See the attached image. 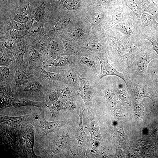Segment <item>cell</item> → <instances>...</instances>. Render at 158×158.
Here are the masks:
<instances>
[{
  "label": "cell",
  "mask_w": 158,
  "mask_h": 158,
  "mask_svg": "<svg viewBox=\"0 0 158 158\" xmlns=\"http://www.w3.org/2000/svg\"><path fill=\"white\" fill-rule=\"evenodd\" d=\"M148 41L145 40L142 41L134 59V61L136 62L138 70L143 75L147 73L150 62L152 60L158 58Z\"/></svg>",
  "instance_id": "cell-1"
},
{
  "label": "cell",
  "mask_w": 158,
  "mask_h": 158,
  "mask_svg": "<svg viewBox=\"0 0 158 158\" xmlns=\"http://www.w3.org/2000/svg\"><path fill=\"white\" fill-rule=\"evenodd\" d=\"M112 27L115 32L122 35L136 39L144 40V29L140 25L136 15Z\"/></svg>",
  "instance_id": "cell-2"
},
{
  "label": "cell",
  "mask_w": 158,
  "mask_h": 158,
  "mask_svg": "<svg viewBox=\"0 0 158 158\" xmlns=\"http://www.w3.org/2000/svg\"><path fill=\"white\" fill-rule=\"evenodd\" d=\"M123 4L127 6L135 14L146 12L158 20V8L150 0H124Z\"/></svg>",
  "instance_id": "cell-3"
},
{
  "label": "cell",
  "mask_w": 158,
  "mask_h": 158,
  "mask_svg": "<svg viewBox=\"0 0 158 158\" xmlns=\"http://www.w3.org/2000/svg\"><path fill=\"white\" fill-rule=\"evenodd\" d=\"M38 121L37 127H39V133L41 137H43L48 134L55 133L64 125L71 122L68 120L61 121H47L44 116V111L41 109L38 115Z\"/></svg>",
  "instance_id": "cell-4"
},
{
  "label": "cell",
  "mask_w": 158,
  "mask_h": 158,
  "mask_svg": "<svg viewBox=\"0 0 158 158\" xmlns=\"http://www.w3.org/2000/svg\"><path fill=\"white\" fill-rule=\"evenodd\" d=\"M135 15L126 6L122 4L115 6L109 17L108 25L111 28L116 24L131 18Z\"/></svg>",
  "instance_id": "cell-5"
},
{
  "label": "cell",
  "mask_w": 158,
  "mask_h": 158,
  "mask_svg": "<svg viewBox=\"0 0 158 158\" xmlns=\"http://www.w3.org/2000/svg\"><path fill=\"white\" fill-rule=\"evenodd\" d=\"M31 9L28 2L22 6L16 8L7 13L9 19L21 23L34 20L32 18Z\"/></svg>",
  "instance_id": "cell-6"
},
{
  "label": "cell",
  "mask_w": 158,
  "mask_h": 158,
  "mask_svg": "<svg viewBox=\"0 0 158 158\" xmlns=\"http://www.w3.org/2000/svg\"><path fill=\"white\" fill-rule=\"evenodd\" d=\"M84 112V110H81L79 115V122L75 138L78 142V154H81L83 157H85V152L89 144L88 137L85 133L83 126V117Z\"/></svg>",
  "instance_id": "cell-7"
},
{
  "label": "cell",
  "mask_w": 158,
  "mask_h": 158,
  "mask_svg": "<svg viewBox=\"0 0 158 158\" xmlns=\"http://www.w3.org/2000/svg\"><path fill=\"white\" fill-rule=\"evenodd\" d=\"M101 65L100 71L98 76L97 79L100 80L104 77L108 75H114L121 78L126 83L128 88L130 87L129 83L126 79L124 75L112 67L108 62L107 59L98 57Z\"/></svg>",
  "instance_id": "cell-8"
},
{
  "label": "cell",
  "mask_w": 158,
  "mask_h": 158,
  "mask_svg": "<svg viewBox=\"0 0 158 158\" xmlns=\"http://www.w3.org/2000/svg\"><path fill=\"white\" fill-rule=\"evenodd\" d=\"M135 15L140 25L144 29L158 31V22L152 15L146 12Z\"/></svg>",
  "instance_id": "cell-9"
},
{
  "label": "cell",
  "mask_w": 158,
  "mask_h": 158,
  "mask_svg": "<svg viewBox=\"0 0 158 158\" xmlns=\"http://www.w3.org/2000/svg\"><path fill=\"white\" fill-rule=\"evenodd\" d=\"M45 33L44 24L34 21L25 37L29 43H31L45 35Z\"/></svg>",
  "instance_id": "cell-10"
},
{
  "label": "cell",
  "mask_w": 158,
  "mask_h": 158,
  "mask_svg": "<svg viewBox=\"0 0 158 158\" xmlns=\"http://www.w3.org/2000/svg\"><path fill=\"white\" fill-rule=\"evenodd\" d=\"M46 1H41L38 5L33 9L32 16L35 21L45 24L48 21V7Z\"/></svg>",
  "instance_id": "cell-11"
},
{
  "label": "cell",
  "mask_w": 158,
  "mask_h": 158,
  "mask_svg": "<svg viewBox=\"0 0 158 158\" xmlns=\"http://www.w3.org/2000/svg\"><path fill=\"white\" fill-rule=\"evenodd\" d=\"M33 127L31 125H27V128L22 136V144L30 154L32 157H37L33 151L34 144V131Z\"/></svg>",
  "instance_id": "cell-12"
},
{
  "label": "cell",
  "mask_w": 158,
  "mask_h": 158,
  "mask_svg": "<svg viewBox=\"0 0 158 158\" xmlns=\"http://www.w3.org/2000/svg\"><path fill=\"white\" fill-rule=\"evenodd\" d=\"M31 44V47L38 51L43 56L49 54L51 44L49 36L44 35Z\"/></svg>",
  "instance_id": "cell-13"
},
{
  "label": "cell",
  "mask_w": 158,
  "mask_h": 158,
  "mask_svg": "<svg viewBox=\"0 0 158 158\" xmlns=\"http://www.w3.org/2000/svg\"><path fill=\"white\" fill-rule=\"evenodd\" d=\"M28 45L24 38L20 41L15 44L13 50V54L18 62L21 63H23Z\"/></svg>",
  "instance_id": "cell-14"
},
{
  "label": "cell",
  "mask_w": 158,
  "mask_h": 158,
  "mask_svg": "<svg viewBox=\"0 0 158 158\" xmlns=\"http://www.w3.org/2000/svg\"><path fill=\"white\" fill-rule=\"evenodd\" d=\"M70 139L68 133L58 137L51 146V155L53 156L61 152L67 144Z\"/></svg>",
  "instance_id": "cell-15"
},
{
  "label": "cell",
  "mask_w": 158,
  "mask_h": 158,
  "mask_svg": "<svg viewBox=\"0 0 158 158\" xmlns=\"http://www.w3.org/2000/svg\"><path fill=\"white\" fill-rule=\"evenodd\" d=\"M27 116H11L1 115L0 123L17 127L24 123L25 118Z\"/></svg>",
  "instance_id": "cell-16"
},
{
  "label": "cell",
  "mask_w": 158,
  "mask_h": 158,
  "mask_svg": "<svg viewBox=\"0 0 158 158\" xmlns=\"http://www.w3.org/2000/svg\"><path fill=\"white\" fill-rule=\"evenodd\" d=\"M78 94L85 102L87 108L89 110L90 106V96L89 88L85 80L82 78L80 79Z\"/></svg>",
  "instance_id": "cell-17"
},
{
  "label": "cell",
  "mask_w": 158,
  "mask_h": 158,
  "mask_svg": "<svg viewBox=\"0 0 158 158\" xmlns=\"http://www.w3.org/2000/svg\"><path fill=\"white\" fill-rule=\"evenodd\" d=\"M144 31L143 39L150 42L153 49L158 56V31L145 29Z\"/></svg>",
  "instance_id": "cell-18"
},
{
  "label": "cell",
  "mask_w": 158,
  "mask_h": 158,
  "mask_svg": "<svg viewBox=\"0 0 158 158\" xmlns=\"http://www.w3.org/2000/svg\"><path fill=\"white\" fill-rule=\"evenodd\" d=\"M46 102H39L25 98L15 99L13 107L17 108L26 106H33L38 108H43L46 106Z\"/></svg>",
  "instance_id": "cell-19"
},
{
  "label": "cell",
  "mask_w": 158,
  "mask_h": 158,
  "mask_svg": "<svg viewBox=\"0 0 158 158\" xmlns=\"http://www.w3.org/2000/svg\"><path fill=\"white\" fill-rule=\"evenodd\" d=\"M85 128L90 133L91 138L97 142L101 139L99 126L96 121H93L88 123Z\"/></svg>",
  "instance_id": "cell-20"
},
{
  "label": "cell",
  "mask_w": 158,
  "mask_h": 158,
  "mask_svg": "<svg viewBox=\"0 0 158 158\" xmlns=\"http://www.w3.org/2000/svg\"><path fill=\"white\" fill-rule=\"evenodd\" d=\"M34 20L26 23H21L8 19L5 22L11 28L20 30L28 31L32 26Z\"/></svg>",
  "instance_id": "cell-21"
},
{
  "label": "cell",
  "mask_w": 158,
  "mask_h": 158,
  "mask_svg": "<svg viewBox=\"0 0 158 158\" xmlns=\"http://www.w3.org/2000/svg\"><path fill=\"white\" fill-rule=\"evenodd\" d=\"M30 77L26 69L22 71L17 70L15 73L14 80L17 85L20 86L27 83Z\"/></svg>",
  "instance_id": "cell-22"
},
{
  "label": "cell",
  "mask_w": 158,
  "mask_h": 158,
  "mask_svg": "<svg viewBox=\"0 0 158 158\" xmlns=\"http://www.w3.org/2000/svg\"><path fill=\"white\" fill-rule=\"evenodd\" d=\"M134 93L135 97L138 99H142L144 97H148L150 98L154 103L155 102V98L146 88L142 85H136L135 86Z\"/></svg>",
  "instance_id": "cell-23"
},
{
  "label": "cell",
  "mask_w": 158,
  "mask_h": 158,
  "mask_svg": "<svg viewBox=\"0 0 158 158\" xmlns=\"http://www.w3.org/2000/svg\"><path fill=\"white\" fill-rule=\"evenodd\" d=\"M46 106L49 109L52 116H55L61 110L65 109L64 102L62 100H57L52 103L51 106L46 105Z\"/></svg>",
  "instance_id": "cell-24"
},
{
  "label": "cell",
  "mask_w": 158,
  "mask_h": 158,
  "mask_svg": "<svg viewBox=\"0 0 158 158\" xmlns=\"http://www.w3.org/2000/svg\"><path fill=\"white\" fill-rule=\"evenodd\" d=\"M26 52L30 59L34 62L41 61L43 59V55L37 50L31 47L28 48Z\"/></svg>",
  "instance_id": "cell-25"
},
{
  "label": "cell",
  "mask_w": 158,
  "mask_h": 158,
  "mask_svg": "<svg viewBox=\"0 0 158 158\" xmlns=\"http://www.w3.org/2000/svg\"><path fill=\"white\" fill-rule=\"evenodd\" d=\"M15 99L11 96L0 94V111L6 108L13 107Z\"/></svg>",
  "instance_id": "cell-26"
},
{
  "label": "cell",
  "mask_w": 158,
  "mask_h": 158,
  "mask_svg": "<svg viewBox=\"0 0 158 158\" xmlns=\"http://www.w3.org/2000/svg\"><path fill=\"white\" fill-rule=\"evenodd\" d=\"M42 86L41 83L37 81H35L30 83L25 87L23 91L33 93L39 92L41 90Z\"/></svg>",
  "instance_id": "cell-27"
},
{
  "label": "cell",
  "mask_w": 158,
  "mask_h": 158,
  "mask_svg": "<svg viewBox=\"0 0 158 158\" xmlns=\"http://www.w3.org/2000/svg\"><path fill=\"white\" fill-rule=\"evenodd\" d=\"M68 20L66 18H61L57 20L52 27L53 30L61 31L64 29L68 23Z\"/></svg>",
  "instance_id": "cell-28"
},
{
  "label": "cell",
  "mask_w": 158,
  "mask_h": 158,
  "mask_svg": "<svg viewBox=\"0 0 158 158\" xmlns=\"http://www.w3.org/2000/svg\"><path fill=\"white\" fill-rule=\"evenodd\" d=\"M40 72L44 78L50 80H58L61 78L59 74L47 71L41 67L40 69Z\"/></svg>",
  "instance_id": "cell-29"
},
{
  "label": "cell",
  "mask_w": 158,
  "mask_h": 158,
  "mask_svg": "<svg viewBox=\"0 0 158 158\" xmlns=\"http://www.w3.org/2000/svg\"><path fill=\"white\" fill-rule=\"evenodd\" d=\"M8 53L1 50L0 65L1 66H4L8 67L11 65L12 60Z\"/></svg>",
  "instance_id": "cell-30"
},
{
  "label": "cell",
  "mask_w": 158,
  "mask_h": 158,
  "mask_svg": "<svg viewBox=\"0 0 158 158\" xmlns=\"http://www.w3.org/2000/svg\"><path fill=\"white\" fill-rule=\"evenodd\" d=\"M68 62V59L65 57L60 56L54 59L49 64L50 66H61L66 65Z\"/></svg>",
  "instance_id": "cell-31"
},
{
  "label": "cell",
  "mask_w": 158,
  "mask_h": 158,
  "mask_svg": "<svg viewBox=\"0 0 158 158\" xmlns=\"http://www.w3.org/2000/svg\"><path fill=\"white\" fill-rule=\"evenodd\" d=\"M62 3L65 8L70 10H76L78 6V2L74 0H63Z\"/></svg>",
  "instance_id": "cell-32"
},
{
  "label": "cell",
  "mask_w": 158,
  "mask_h": 158,
  "mask_svg": "<svg viewBox=\"0 0 158 158\" xmlns=\"http://www.w3.org/2000/svg\"><path fill=\"white\" fill-rule=\"evenodd\" d=\"M103 5L106 6H116L123 4L124 0H99Z\"/></svg>",
  "instance_id": "cell-33"
},
{
  "label": "cell",
  "mask_w": 158,
  "mask_h": 158,
  "mask_svg": "<svg viewBox=\"0 0 158 158\" xmlns=\"http://www.w3.org/2000/svg\"><path fill=\"white\" fill-rule=\"evenodd\" d=\"M81 62L87 66L94 69L95 68V65L93 61L87 57H83L80 59Z\"/></svg>",
  "instance_id": "cell-34"
},
{
  "label": "cell",
  "mask_w": 158,
  "mask_h": 158,
  "mask_svg": "<svg viewBox=\"0 0 158 158\" xmlns=\"http://www.w3.org/2000/svg\"><path fill=\"white\" fill-rule=\"evenodd\" d=\"M61 96V93L58 91H52L49 94L48 98L49 100L52 103L55 101L57 100L59 97Z\"/></svg>",
  "instance_id": "cell-35"
},
{
  "label": "cell",
  "mask_w": 158,
  "mask_h": 158,
  "mask_svg": "<svg viewBox=\"0 0 158 158\" xmlns=\"http://www.w3.org/2000/svg\"><path fill=\"white\" fill-rule=\"evenodd\" d=\"M1 75L4 78H8L10 74V70L7 66H1L0 67Z\"/></svg>",
  "instance_id": "cell-36"
},
{
  "label": "cell",
  "mask_w": 158,
  "mask_h": 158,
  "mask_svg": "<svg viewBox=\"0 0 158 158\" xmlns=\"http://www.w3.org/2000/svg\"><path fill=\"white\" fill-rule=\"evenodd\" d=\"M66 76V80L71 84H74L76 83V78L73 72H68Z\"/></svg>",
  "instance_id": "cell-37"
},
{
  "label": "cell",
  "mask_w": 158,
  "mask_h": 158,
  "mask_svg": "<svg viewBox=\"0 0 158 158\" xmlns=\"http://www.w3.org/2000/svg\"><path fill=\"white\" fill-rule=\"evenodd\" d=\"M84 34L83 31L79 28L74 29L71 32V37L74 38L81 37L83 36Z\"/></svg>",
  "instance_id": "cell-38"
},
{
  "label": "cell",
  "mask_w": 158,
  "mask_h": 158,
  "mask_svg": "<svg viewBox=\"0 0 158 158\" xmlns=\"http://www.w3.org/2000/svg\"><path fill=\"white\" fill-rule=\"evenodd\" d=\"M64 102L65 107L70 110H73L76 107V104L73 102L71 100H66Z\"/></svg>",
  "instance_id": "cell-39"
},
{
  "label": "cell",
  "mask_w": 158,
  "mask_h": 158,
  "mask_svg": "<svg viewBox=\"0 0 158 158\" xmlns=\"http://www.w3.org/2000/svg\"><path fill=\"white\" fill-rule=\"evenodd\" d=\"M72 92L71 89L67 87H65L61 91V96L64 97L69 96L71 94Z\"/></svg>",
  "instance_id": "cell-40"
},
{
  "label": "cell",
  "mask_w": 158,
  "mask_h": 158,
  "mask_svg": "<svg viewBox=\"0 0 158 158\" xmlns=\"http://www.w3.org/2000/svg\"><path fill=\"white\" fill-rule=\"evenodd\" d=\"M104 14L103 13L97 14L94 18V21L96 24H98L103 20L104 18Z\"/></svg>",
  "instance_id": "cell-41"
},
{
  "label": "cell",
  "mask_w": 158,
  "mask_h": 158,
  "mask_svg": "<svg viewBox=\"0 0 158 158\" xmlns=\"http://www.w3.org/2000/svg\"><path fill=\"white\" fill-rule=\"evenodd\" d=\"M87 45L90 47L95 48L97 49H101L102 47V45L100 44L97 43H90L88 44Z\"/></svg>",
  "instance_id": "cell-42"
},
{
  "label": "cell",
  "mask_w": 158,
  "mask_h": 158,
  "mask_svg": "<svg viewBox=\"0 0 158 158\" xmlns=\"http://www.w3.org/2000/svg\"><path fill=\"white\" fill-rule=\"evenodd\" d=\"M21 0H3V1L7 4H12Z\"/></svg>",
  "instance_id": "cell-43"
},
{
  "label": "cell",
  "mask_w": 158,
  "mask_h": 158,
  "mask_svg": "<svg viewBox=\"0 0 158 158\" xmlns=\"http://www.w3.org/2000/svg\"><path fill=\"white\" fill-rule=\"evenodd\" d=\"M153 77L154 81L158 83V75L154 71L153 73Z\"/></svg>",
  "instance_id": "cell-44"
},
{
  "label": "cell",
  "mask_w": 158,
  "mask_h": 158,
  "mask_svg": "<svg viewBox=\"0 0 158 158\" xmlns=\"http://www.w3.org/2000/svg\"><path fill=\"white\" fill-rule=\"evenodd\" d=\"M150 0L151 1H152L153 3H155V0Z\"/></svg>",
  "instance_id": "cell-45"
},
{
  "label": "cell",
  "mask_w": 158,
  "mask_h": 158,
  "mask_svg": "<svg viewBox=\"0 0 158 158\" xmlns=\"http://www.w3.org/2000/svg\"><path fill=\"white\" fill-rule=\"evenodd\" d=\"M48 0L49 1V0Z\"/></svg>",
  "instance_id": "cell-46"
}]
</instances>
